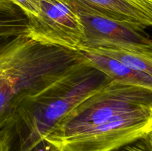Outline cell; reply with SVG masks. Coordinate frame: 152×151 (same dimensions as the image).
Returning <instances> with one entry per match:
<instances>
[{"label":"cell","mask_w":152,"mask_h":151,"mask_svg":"<svg viewBox=\"0 0 152 151\" xmlns=\"http://www.w3.org/2000/svg\"><path fill=\"white\" fill-rule=\"evenodd\" d=\"M109 81L83 59L28 95L4 124L10 133V151L32 150L71 110Z\"/></svg>","instance_id":"1"},{"label":"cell","mask_w":152,"mask_h":151,"mask_svg":"<svg viewBox=\"0 0 152 151\" xmlns=\"http://www.w3.org/2000/svg\"><path fill=\"white\" fill-rule=\"evenodd\" d=\"M83 59L80 51L43 44L29 35L0 41V127L28 95Z\"/></svg>","instance_id":"2"},{"label":"cell","mask_w":152,"mask_h":151,"mask_svg":"<svg viewBox=\"0 0 152 151\" xmlns=\"http://www.w3.org/2000/svg\"><path fill=\"white\" fill-rule=\"evenodd\" d=\"M152 107V90L111 81L71 110L45 141L70 136L115 115L142 107Z\"/></svg>","instance_id":"3"},{"label":"cell","mask_w":152,"mask_h":151,"mask_svg":"<svg viewBox=\"0 0 152 151\" xmlns=\"http://www.w3.org/2000/svg\"><path fill=\"white\" fill-rule=\"evenodd\" d=\"M151 127L152 107H142L47 142L57 151H113L144 138Z\"/></svg>","instance_id":"4"},{"label":"cell","mask_w":152,"mask_h":151,"mask_svg":"<svg viewBox=\"0 0 152 151\" xmlns=\"http://www.w3.org/2000/svg\"><path fill=\"white\" fill-rule=\"evenodd\" d=\"M29 36L34 40L79 51L84 28L78 13L62 0H41L39 14L30 16Z\"/></svg>","instance_id":"5"},{"label":"cell","mask_w":152,"mask_h":151,"mask_svg":"<svg viewBox=\"0 0 152 151\" xmlns=\"http://www.w3.org/2000/svg\"><path fill=\"white\" fill-rule=\"evenodd\" d=\"M76 12L84 28V42L80 49L152 47V38L145 30L96 14Z\"/></svg>","instance_id":"6"},{"label":"cell","mask_w":152,"mask_h":151,"mask_svg":"<svg viewBox=\"0 0 152 151\" xmlns=\"http://www.w3.org/2000/svg\"><path fill=\"white\" fill-rule=\"evenodd\" d=\"M76 11L96 14L146 30L152 28V0H62Z\"/></svg>","instance_id":"7"},{"label":"cell","mask_w":152,"mask_h":151,"mask_svg":"<svg viewBox=\"0 0 152 151\" xmlns=\"http://www.w3.org/2000/svg\"><path fill=\"white\" fill-rule=\"evenodd\" d=\"M90 66L103 73L111 81L152 90V78L114 58L89 51H80Z\"/></svg>","instance_id":"8"},{"label":"cell","mask_w":152,"mask_h":151,"mask_svg":"<svg viewBox=\"0 0 152 151\" xmlns=\"http://www.w3.org/2000/svg\"><path fill=\"white\" fill-rule=\"evenodd\" d=\"M80 51L93 52L114 58L152 78V47L122 48L118 47H101L83 48L80 49Z\"/></svg>","instance_id":"9"},{"label":"cell","mask_w":152,"mask_h":151,"mask_svg":"<svg viewBox=\"0 0 152 151\" xmlns=\"http://www.w3.org/2000/svg\"><path fill=\"white\" fill-rule=\"evenodd\" d=\"M20 35H29L28 16L12 0H0V41Z\"/></svg>","instance_id":"10"},{"label":"cell","mask_w":152,"mask_h":151,"mask_svg":"<svg viewBox=\"0 0 152 151\" xmlns=\"http://www.w3.org/2000/svg\"><path fill=\"white\" fill-rule=\"evenodd\" d=\"M21 7L28 17L37 16L39 14L41 0H12Z\"/></svg>","instance_id":"11"},{"label":"cell","mask_w":152,"mask_h":151,"mask_svg":"<svg viewBox=\"0 0 152 151\" xmlns=\"http://www.w3.org/2000/svg\"><path fill=\"white\" fill-rule=\"evenodd\" d=\"M113 151H152L145 137L127 144Z\"/></svg>","instance_id":"12"},{"label":"cell","mask_w":152,"mask_h":151,"mask_svg":"<svg viewBox=\"0 0 152 151\" xmlns=\"http://www.w3.org/2000/svg\"><path fill=\"white\" fill-rule=\"evenodd\" d=\"M10 133L6 125L0 127V151H10Z\"/></svg>","instance_id":"13"},{"label":"cell","mask_w":152,"mask_h":151,"mask_svg":"<svg viewBox=\"0 0 152 151\" xmlns=\"http://www.w3.org/2000/svg\"><path fill=\"white\" fill-rule=\"evenodd\" d=\"M31 151H55V148L46 141H43Z\"/></svg>","instance_id":"14"},{"label":"cell","mask_w":152,"mask_h":151,"mask_svg":"<svg viewBox=\"0 0 152 151\" xmlns=\"http://www.w3.org/2000/svg\"><path fill=\"white\" fill-rule=\"evenodd\" d=\"M145 138L146 139L147 142H148V144H149V146L152 150V127L151 128V130H149V132L147 133L146 136H145Z\"/></svg>","instance_id":"15"},{"label":"cell","mask_w":152,"mask_h":151,"mask_svg":"<svg viewBox=\"0 0 152 151\" xmlns=\"http://www.w3.org/2000/svg\"><path fill=\"white\" fill-rule=\"evenodd\" d=\"M55 151H57V150H56V149H55Z\"/></svg>","instance_id":"16"}]
</instances>
